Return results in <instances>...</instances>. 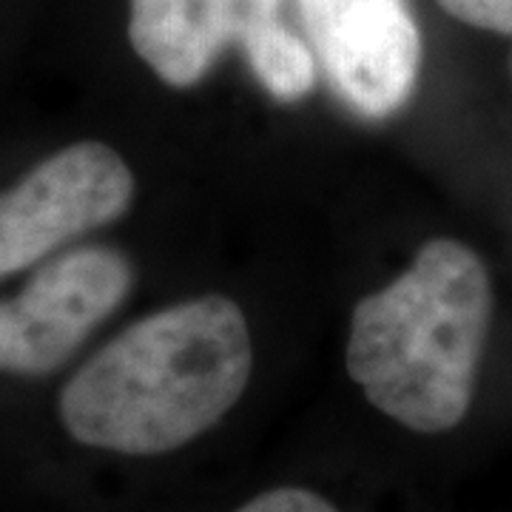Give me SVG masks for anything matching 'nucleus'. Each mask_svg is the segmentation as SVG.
Wrapping results in <instances>:
<instances>
[{
    "instance_id": "nucleus-6",
    "label": "nucleus",
    "mask_w": 512,
    "mask_h": 512,
    "mask_svg": "<svg viewBox=\"0 0 512 512\" xmlns=\"http://www.w3.org/2000/svg\"><path fill=\"white\" fill-rule=\"evenodd\" d=\"M282 0H131L128 40L168 86L200 83L228 43L245 46L279 20Z\"/></svg>"
},
{
    "instance_id": "nucleus-3",
    "label": "nucleus",
    "mask_w": 512,
    "mask_h": 512,
    "mask_svg": "<svg viewBox=\"0 0 512 512\" xmlns=\"http://www.w3.org/2000/svg\"><path fill=\"white\" fill-rule=\"evenodd\" d=\"M134 174L106 143H74L0 194V276L40 262L69 239L123 217Z\"/></svg>"
},
{
    "instance_id": "nucleus-4",
    "label": "nucleus",
    "mask_w": 512,
    "mask_h": 512,
    "mask_svg": "<svg viewBox=\"0 0 512 512\" xmlns=\"http://www.w3.org/2000/svg\"><path fill=\"white\" fill-rule=\"evenodd\" d=\"M131 288L111 248H80L43 265L18 299L0 305V370L46 376L66 365Z\"/></svg>"
},
{
    "instance_id": "nucleus-7",
    "label": "nucleus",
    "mask_w": 512,
    "mask_h": 512,
    "mask_svg": "<svg viewBox=\"0 0 512 512\" xmlns=\"http://www.w3.org/2000/svg\"><path fill=\"white\" fill-rule=\"evenodd\" d=\"M242 52L259 83L276 100H302L316 83V57L311 46L299 35H293L282 20L251 37Z\"/></svg>"
},
{
    "instance_id": "nucleus-1",
    "label": "nucleus",
    "mask_w": 512,
    "mask_h": 512,
    "mask_svg": "<svg viewBox=\"0 0 512 512\" xmlns=\"http://www.w3.org/2000/svg\"><path fill=\"white\" fill-rule=\"evenodd\" d=\"M254 350L237 302L202 296L140 319L60 393L72 439L123 456H160L211 430L239 402Z\"/></svg>"
},
{
    "instance_id": "nucleus-2",
    "label": "nucleus",
    "mask_w": 512,
    "mask_h": 512,
    "mask_svg": "<svg viewBox=\"0 0 512 512\" xmlns=\"http://www.w3.org/2000/svg\"><path fill=\"white\" fill-rule=\"evenodd\" d=\"M490 316L493 288L476 251L433 239L410 271L356 305L350 379L384 416L444 433L470 410Z\"/></svg>"
},
{
    "instance_id": "nucleus-9",
    "label": "nucleus",
    "mask_w": 512,
    "mask_h": 512,
    "mask_svg": "<svg viewBox=\"0 0 512 512\" xmlns=\"http://www.w3.org/2000/svg\"><path fill=\"white\" fill-rule=\"evenodd\" d=\"M237 512H339L328 498L302 490V487H279L268 493L256 495L254 501H248Z\"/></svg>"
},
{
    "instance_id": "nucleus-8",
    "label": "nucleus",
    "mask_w": 512,
    "mask_h": 512,
    "mask_svg": "<svg viewBox=\"0 0 512 512\" xmlns=\"http://www.w3.org/2000/svg\"><path fill=\"white\" fill-rule=\"evenodd\" d=\"M441 9L476 29L512 35V0H439Z\"/></svg>"
},
{
    "instance_id": "nucleus-5",
    "label": "nucleus",
    "mask_w": 512,
    "mask_h": 512,
    "mask_svg": "<svg viewBox=\"0 0 512 512\" xmlns=\"http://www.w3.org/2000/svg\"><path fill=\"white\" fill-rule=\"evenodd\" d=\"M333 89L365 117H387L413 94L419 26L407 0H296Z\"/></svg>"
}]
</instances>
